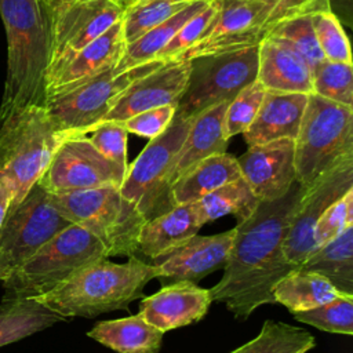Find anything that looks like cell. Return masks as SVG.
Segmentation results:
<instances>
[{
	"label": "cell",
	"instance_id": "cell-9",
	"mask_svg": "<svg viewBox=\"0 0 353 353\" xmlns=\"http://www.w3.org/2000/svg\"><path fill=\"white\" fill-rule=\"evenodd\" d=\"M161 63L164 62L153 59L119 73L113 66L77 87L47 97L46 109L66 135H88L132 81Z\"/></svg>",
	"mask_w": 353,
	"mask_h": 353
},
{
	"label": "cell",
	"instance_id": "cell-24",
	"mask_svg": "<svg viewBox=\"0 0 353 353\" xmlns=\"http://www.w3.org/2000/svg\"><path fill=\"white\" fill-rule=\"evenodd\" d=\"M268 91L313 92V72L290 48L263 39L258 44L256 79Z\"/></svg>",
	"mask_w": 353,
	"mask_h": 353
},
{
	"label": "cell",
	"instance_id": "cell-12",
	"mask_svg": "<svg viewBox=\"0 0 353 353\" xmlns=\"http://www.w3.org/2000/svg\"><path fill=\"white\" fill-rule=\"evenodd\" d=\"M50 26L47 80L81 48L121 19L116 0H41Z\"/></svg>",
	"mask_w": 353,
	"mask_h": 353
},
{
	"label": "cell",
	"instance_id": "cell-35",
	"mask_svg": "<svg viewBox=\"0 0 353 353\" xmlns=\"http://www.w3.org/2000/svg\"><path fill=\"white\" fill-rule=\"evenodd\" d=\"M299 323L309 324L332 334H353V295L339 294L336 298L307 310L292 313Z\"/></svg>",
	"mask_w": 353,
	"mask_h": 353
},
{
	"label": "cell",
	"instance_id": "cell-43",
	"mask_svg": "<svg viewBox=\"0 0 353 353\" xmlns=\"http://www.w3.org/2000/svg\"><path fill=\"white\" fill-rule=\"evenodd\" d=\"M330 7L342 23L353 26V0H330Z\"/></svg>",
	"mask_w": 353,
	"mask_h": 353
},
{
	"label": "cell",
	"instance_id": "cell-47",
	"mask_svg": "<svg viewBox=\"0 0 353 353\" xmlns=\"http://www.w3.org/2000/svg\"><path fill=\"white\" fill-rule=\"evenodd\" d=\"M207 1H211V0H207Z\"/></svg>",
	"mask_w": 353,
	"mask_h": 353
},
{
	"label": "cell",
	"instance_id": "cell-45",
	"mask_svg": "<svg viewBox=\"0 0 353 353\" xmlns=\"http://www.w3.org/2000/svg\"><path fill=\"white\" fill-rule=\"evenodd\" d=\"M256 1L268 3V4L276 6V7L283 8V10H290V8H294V7L299 6V4H302L305 0H256Z\"/></svg>",
	"mask_w": 353,
	"mask_h": 353
},
{
	"label": "cell",
	"instance_id": "cell-11",
	"mask_svg": "<svg viewBox=\"0 0 353 353\" xmlns=\"http://www.w3.org/2000/svg\"><path fill=\"white\" fill-rule=\"evenodd\" d=\"M69 225L55 208L51 194L36 182L8 210L0 228V281Z\"/></svg>",
	"mask_w": 353,
	"mask_h": 353
},
{
	"label": "cell",
	"instance_id": "cell-19",
	"mask_svg": "<svg viewBox=\"0 0 353 353\" xmlns=\"http://www.w3.org/2000/svg\"><path fill=\"white\" fill-rule=\"evenodd\" d=\"M211 303L208 290L192 281H175L145 296L139 303V314L153 327L167 332L200 321Z\"/></svg>",
	"mask_w": 353,
	"mask_h": 353
},
{
	"label": "cell",
	"instance_id": "cell-17",
	"mask_svg": "<svg viewBox=\"0 0 353 353\" xmlns=\"http://www.w3.org/2000/svg\"><path fill=\"white\" fill-rule=\"evenodd\" d=\"M241 176L261 201L283 197L296 181L294 139L281 138L248 146L237 157Z\"/></svg>",
	"mask_w": 353,
	"mask_h": 353
},
{
	"label": "cell",
	"instance_id": "cell-44",
	"mask_svg": "<svg viewBox=\"0 0 353 353\" xmlns=\"http://www.w3.org/2000/svg\"><path fill=\"white\" fill-rule=\"evenodd\" d=\"M12 201V194L8 185L0 178V228L8 214L10 205Z\"/></svg>",
	"mask_w": 353,
	"mask_h": 353
},
{
	"label": "cell",
	"instance_id": "cell-8",
	"mask_svg": "<svg viewBox=\"0 0 353 353\" xmlns=\"http://www.w3.org/2000/svg\"><path fill=\"white\" fill-rule=\"evenodd\" d=\"M194 117L175 113L170 125L160 135L149 139L143 150L127 167L119 188L120 193L132 201L146 219L172 207L170 176Z\"/></svg>",
	"mask_w": 353,
	"mask_h": 353
},
{
	"label": "cell",
	"instance_id": "cell-34",
	"mask_svg": "<svg viewBox=\"0 0 353 353\" xmlns=\"http://www.w3.org/2000/svg\"><path fill=\"white\" fill-rule=\"evenodd\" d=\"M196 0H135L123 8L121 26L125 44L170 19Z\"/></svg>",
	"mask_w": 353,
	"mask_h": 353
},
{
	"label": "cell",
	"instance_id": "cell-18",
	"mask_svg": "<svg viewBox=\"0 0 353 353\" xmlns=\"http://www.w3.org/2000/svg\"><path fill=\"white\" fill-rule=\"evenodd\" d=\"M234 237V228L212 236H193L156 263L163 285L175 281L196 283L225 266Z\"/></svg>",
	"mask_w": 353,
	"mask_h": 353
},
{
	"label": "cell",
	"instance_id": "cell-25",
	"mask_svg": "<svg viewBox=\"0 0 353 353\" xmlns=\"http://www.w3.org/2000/svg\"><path fill=\"white\" fill-rule=\"evenodd\" d=\"M328 6L330 0H305L277 19L265 39L290 48L314 72L324 57L316 40L312 17L317 10Z\"/></svg>",
	"mask_w": 353,
	"mask_h": 353
},
{
	"label": "cell",
	"instance_id": "cell-10",
	"mask_svg": "<svg viewBox=\"0 0 353 353\" xmlns=\"http://www.w3.org/2000/svg\"><path fill=\"white\" fill-rule=\"evenodd\" d=\"M189 61L188 84L176 103L175 113L197 116L214 105L230 102L241 88L255 81L258 46Z\"/></svg>",
	"mask_w": 353,
	"mask_h": 353
},
{
	"label": "cell",
	"instance_id": "cell-40",
	"mask_svg": "<svg viewBox=\"0 0 353 353\" xmlns=\"http://www.w3.org/2000/svg\"><path fill=\"white\" fill-rule=\"evenodd\" d=\"M349 225H353V189L331 204L319 218L313 232L316 248L334 240Z\"/></svg>",
	"mask_w": 353,
	"mask_h": 353
},
{
	"label": "cell",
	"instance_id": "cell-13",
	"mask_svg": "<svg viewBox=\"0 0 353 353\" xmlns=\"http://www.w3.org/2000/svg\"><path fill=\"white\" fill-rule=\"evenodd\" d=\"M290 10L256 0H222L218 14L201 37L175 61H189L258 46L269 28Z\"/></svg>",
	"mask_w": 353,
	"mask_h": 353
},
{
	"label": "cell",
	"instance_id": "cell-16",
	"mask_svg": "<svg viewBox=\"0 0 353 353\" xmlns=\"http://www.w3.org/2000/svg\"><path fill=\"white\" fill-rule=\"evenodd\" d=\"M190 73V61H168L132 81L102 121H124L148 109L176 105Z\"/></svg>",
	"mask_w": 353,
	"mask_h": 353
},
{
	"label": "cell",
	"instance_id": "cell-41",
	"mask_svg": "<svg viewBox=\"0 0 353 353\" xmlns=\"http://www.w3.org/2000/svg\"><path fill=\"white\" fill-rule=\"evenodd\" d=\"M127 137L128 131L121 121H101L88 139L101 154L127 170Z\"/></svg>",
	"mask_w": 353,
	"mask_h": 353
},
{
	"label": "cell",
	"instance_id": "cell-26",
	"mask_svg": "<svg viewBox=\"0 0 353 353\" xmlns=\"http://www.w3.org/2000/svg\"><path fill=\"white\" fill-rule=\"evenodd\" d=\"M240 176L237 157L226 152L212 154L197 163L171 186L170 201L172 205L194 203Z\"/></svg>",
	"mask_w": 353,
	"mask_h": 353
},
{
	"label": "cell",
	"instance_id": "cell-7",
	"mask_svg": "<svg viewBox=\"0 0 353 353\" xmlns=\"http://www.w3.org/2000/svg\"><path fill=\"white\" fill-rule=\"evenodd\" d=\"M353 153V106L309 94L294 139L296 182L307 186L323 170Z\"/></svg>",
	"mask_w": 353,
	"mask_h": 353
},
{
	"label": "cell",
	"instance_id": "cell-3",
	"mask_svg": "<svg viewBox=\"0 0 353 353\" xmlns=\"http://www.w3.org/2000/svg\"><path fill=\"white\" fill-rule=\"evenodd\" d=\"M157 274L156 263H146L138 256H128L124 263L102 258L80 268L54 290L34 299L65 319H91L127 309L130 302L143 295L145 285Z\"/></svg>",
	"mask_w": 353,
	"mask_h": 353
},
{
	"label": "cell",
	"instance_id": "cell-37",
	"mask_svg": "<svg viewBox=\"0 0 353 353\" xmlns=\"http://www.w3.org/2000/svg\"><path fill=\"white\" fill-rule=\"evenodd\" d=\"M312 22L323 57L328 61L353 63L349 37L331 7L328 6L317 10L312 17Z\"/></svg>",
	"mask_w": 353,
	"mask_h": 353
},
{
	"label": "cell",
	"instance_id": "cell-5",
	"mask_svg": "<svg viewBox=\"0 0 353 353\" xmlns=\"http://www.w3.org/2000/svg\"><path fill=\"white\" fill-rule=\"evenodd\" d=\"M102 258H109L102 243L72 223L1 280V302L34 299L54 290L80 268Z\"/></svg>",
	"mask_w": 353,
	"mask_h": 353
},
{
	"label": "cell",
	"instance_id": "cell-2",
	"mask_svg": "<svg viewBox=\"0 0 353 353\" xmlns=\"http://www.w3.org/2000/svg\"><path fill=\"white\" fill-rule=\"evenodd\" d=\"M7 34V73L0 121L25 106H46L50 26L41 0H0Z\"/></svg>",
	"mask_w": 353,
	"mask_h": 353
},
{
	"label": "cell",
	"instance_id": "cell-29",
	"mask_svg": "<svg viewBox=\"0 0 353 353\" xmlns=\"http://www.w3.org/2000/svg\"><path fill=\"white\" fill-rule=\"evenodd\" d=\"M339 294L325 277L302 268L290 270L272 288L274 303L285 306L291 313L323 305Z\"/></svg>",
	"mask_w": 353,
	"mask_h": 353
},
{
	"label": "cell",
	"instance_id": "cell-33",
	"mask_svg": "<svg viewBox=\"0 0 353 353\" xmlns=\"http://www.w3.org/2000/svg\"><path fill=\"white\" fill-rule=\"evenodd\" d=\"M316 345L314 336L296 325L266 320L261 332L230 353H306Z\"/></svg>",
	"mask_w": 353,
	"mask_h": 353
},
{
	"label": "cell",
	"instance_id": "cell-46",
	"mask_svg": "<svg viewBox=\"0 0 353 353\" xmlns=\"http://www.w3.org/2000/svg\"><path fill=\"white\" fill-rule=\"evenodd\" d=\"M116 1H117V3L124 8L127 4H130L131 1H135V0H116Z\"/></svg>",
	"mask_w": 353,
	"mask_h": 353
},
{
	"label": "cell",
	"instance_id": "cell-30",
	"mask_svg": "<svg viewBox=\"0 0 353 353\" xmlns=\"http://www.w3.org/2000/svg\"><path fill=\"white\" fill-rule=\"evenodd\" d=\"M65 320L36 299L0 302V347Z\"/></svg>",
	"mask_w": 353,
	"mask_h": 353
},
{
	"label": "cell",
	"instance_id": "cell-28",
	"mask_svg": "<svg viewBox=\"0 0 353 353\" xmlns=\"http://www.w3.org/2000/svg\"><path fill=\"white\" fill-rule=\"evenodd\" d=\"M298 268L319 273L341 294L353 295V225L316 248Z\"/></svg>",
	"mask_w": 353,
	"mask_h": 353
},
{
	"label": "cell",
	"instance_id": "cell-39",
	"mask_svg": "<svg viewBox=\"0 0 353 353\" xmlns=\"http://www.w3.org/2000/svg\"><path fill=\"white\" fill-rule=\"evenodd\" d=\"M221 3L222 0H211L192 18H189L172 36L168 44L157 54L156 59L161 62L175 61L183 51L193 46L201 37V34L205 32V29L210 26V23L218 14Z\"/></svg>",
	"mask_w": 353,
	"mask_h": 353
},
{
	"label": "cell",
	"instance_id": "cell-20",
	"mask_svg": "<svg viewBox=\"0 0 353 353\" xmlns=\"http://www.w3.org/2000/svg\"><path fill=\"white\" fill-rule=\"evenodd\" d=\"M125 48L121 21L81 48L47 80V97L70 90L113 68Z\"/></svg>",
	"mask_w": 353,
	"mask_h": 353
},
{
	"label": "cell",
	"instance_id": "cell-4",
	"mask_svg": "<svg viewBox=\"0 0 353 353\" xmlns=\"http://www.w3.org/2000/svg\"><path fill=\"white\" fill-rule=\"evenodd\" d=\"M66 138L46 106L19 108L0 121V178L12 194L10 208L41 178Z\"/></svg>",
	"mask_w": 353,
	"mask_h": 353
},
{
	"label": "cell",
	"instance_id": "cell-22",
	"mask_svg": "<svg viewBox=\"0 0 353 353\" xmlns=\"http://www.w3.org/2000/svg\"><path fill=\"white\" fill-rule=\"evenodd\" d=\"M201 226L193 203L172 205L165 212L146 219L138 237L137 254L161 259L196 236Z\"/></svg>",
	"mask_w": 353,
	"mask_h": 353
},
{
	"label": "cell",
	"instance_id": "cell-21",
	"mask_svg": "<svg viewBox=\"0 0 353 353\" xmlns=\"http://www.w3.org/2000/svg\"><path fill=\"white\" fill-rule=\"evenodd\" d=\"M309 94L268 91L261 108L243 132L248 146L272 142L281 138L295 139Z\"/></svg>",
	"mask_w": 353,
	"mask_h": 353
},
{
	"label": "cell",
	"instance_id": "cell-31",
	"mask_svg": "<svg viewBox=\"0 0 353 353\" xmlns=\"http://www.w3.org/2000/svg\"><path fill=\"white\" fill-rule=\"evenodd\" d=\"M207 3V0L192 1L188 7H185L170 19L152 28L137 40L125 44L120 59L114 65V72H124L156 59L157 54L168 44L172 36L179 30V28L197 11H200Z\"/></svg>",
	"mask_w": 353,
	"mask_h": 353
},
{
	"label": "cell",
	"instance_id": "cell-32",
	"mask_svg": "<svg viewBox=\"0 0 353 353\" xmlns=\"http://www.w3.org/2000/svg\"><path fill=\"white\" fill-rule=\"evenodd\" d=\"M259 199L252 193L243 176L228 182L200 200L194 201V207L201 225L215 221L225 215H234L239 222L251 216L259 204Z\"/></svg>",
	"mask_w": 353,
	"mask_h": 353
},
{
	"label": "cell",
	"instance_id": "cell-6",
	"mask_svg": "<svg viewBox=\"0 0 353 353\" xmlns=\"http://www.w3.org/2000/svg\"><path fill=\"white\" fill-rule=\"evenodd\" d=\"M51 199L63 218L102 243L109 258L137 256L138 237L146 218L117 186L73 190L51 194Z\"/></svg>",
	"mask_w": 353,
	"mask_h": 353
},
{
	"label": "cell",
	"instance_id": "cell-15",
	"mask_svg": "<svg viewBox=\"0 0 353 353\" xmlns=\"http://www.w3.org/2000/svg\"><path fill=\"white\" fill-rule=\"evenodd\" d=\"M125 172V168L101 154L88 135H76L62 141L37 182L48 193L59 194L108 185L120 188Z\"/></svg>",
	"mask_w": 353,
	"mask_h": 353
},
{
	"label": "cell",
	"instance_id": "cell-38",
	"mask_svg": "<svg viewBox=\"0 0 353 353\" xmlns=\"http://www.w3.org/2000/svg\"><path fill=\"white\" fill-rule=\"evenodd\" d=\"M265 94L266 88L255 80L241 88L228 103L225 112V137L228 139L243 134L248 128L261 108Z\"/></svg>",
	"mask_w": 353,
	"mask_h": 353
},
{
	"label": "cell",
	"instance_id": "cell-1",
	"mask_svg": "<svg viewBox=\"0 0 353 353\" xmlns=\"http://www.w3.org/2000/svg\"><path fill=\"white\" fill-rule=\"evenodd\" d=\"M302 192L295 181L283 197L259 201L251 216L234 226L223 274L208 292L236 319L245 320L256 307L274 303L273 285L298 268L287 261L283 243Z\"/></svg>",
	"mask_w": 353,
	"mask_h": 353
},
{
	"label": "cell",
	"instance_id": "cell-23",
	"mask_svg": "<svg viewBox=\"0 0 353 353\" xmlns=\"http://www.w3.org/2000/svg\"><path fill=\"white\" fill-rule=\"evenodd\" d=\"M229 102H221L200 112L181 146L170 176L171 186L201 160L225 153L229 139L225 137V112Z\"/></svg>",
	"mask_w": 353,
	"mask_h": 353
},
{
	"label": "cell",
	"instance_id": "cell-42",
	"mask_svg": "<svg viewBox=\"0 0 353 353\" xmlns=\"http://www.w3.org/2000/svg\"><path fill=\"white\" fill-rule=\"evenodd\" d=\"M176 105H164L143 110L121 121L128 132L145 138H154L160 135L171 123L175 114Z\"/></svg>",
	"mask_w": 353,
	"mask_h": 353
},
{
	"label": "cell",
	"instance_id": "cell-14",
	"mask_svg": "<svg viewBox=\"0 0 353 353\" xmlns=\"http://www.w3.org/2000/svg\"><path fill=\"white\" fill-rule=\"evenodd\" d=\"M353 189V153L323 170L303 192L295 207L283 250L287 261L299 266L316 250L313 232L321 214Z\"/></svg>",
	"mask_w": 353,
	"mask_h": 353
},
{
	"label": "cell",
	"instance_id": "cell-27",
	"mask_svg": "<svg viewBox=\"0 0 353 353\" xmlns=\"http://www.w3.org/2000/svg\"><path fill=\"white\" fill-rule=\"evenodd\" d=\"M164 334L139 313L99 321L87 332L90 338L117 353H159Z\"/></svg>",
	"mask_w": 353,
	"mask_h": 353
},
{
	"label": "cell",
	"instance_id": "cell-36",
	"mask_svg": "<svg viewBox=\"0 0 353 353\" xmlns=\"http://www.w3.org/2000/svg\"><path fill=\"white\" fill-rule=\"evenodd\" d=\"M312 94L353 106V63L324 58L313 72Z\"/></svg>",
	"mask_w": 353,
	"mask_h": 353
}]
</instances>
